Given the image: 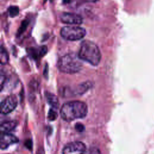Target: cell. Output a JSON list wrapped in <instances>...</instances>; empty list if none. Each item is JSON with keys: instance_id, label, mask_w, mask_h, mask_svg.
<instances>
[{"instance_id": "cell-13", "label": "cell", "mask_w": 154, "mask_h": 154, "mask_svg": "<svg viewBox=\"0 0 154 154\" xmlns=\"http://www.w3.org/2000/svg\"><path fill=\"white\" fill-rule=\"evenodd\" d=\"M28 24H29V20L28 19L23 20L22 21V22L21 23L20 27L18 29V31L17 32V35H20L21 34H22L26 31V29L28 26Z\"/></svg>"}, {"instance_id": "cell-12", "label": "cell", "mask_w": 154, "mask_h": 154, "mask_svg": "<svg viewBox=\"0 0 154 154\" xmlns=\"http://www.w3.org/2000/svg\"><path fill=\"white\" fill-rule=\"evenodd\" d=\"M0 60L1 64H5L7 63L8 61V55L6 50L3 48L2 46H1V57H0Z\"/></svg>"}, {"instance_id": "cell-2", "label": "cell", "mask_w": 154, "mask_h": 154, "mask_svg": "<svg viewBox=\"0 0 154 154\" xmlns=\"http://www.w3.org/2000/svg\"><path fill=\"white\" fill-rule=\"evenodd\" d=\"M78 55L81 60L93 66H97L101 60V53L98 46L88 40L82 42Z\"/></svg>"}, {"instance_id": "cell-18", "label": "cell", "mask_w": 154, "mask_h": 154, "mask_svg": "<svg viewBox=\"0 0 154 154\" xmlns=\"http://www.w3.org/2000/svg\"><path fill=\"white\" fill-rule=\"evenodd\" d=\"M88 154H100V152L99 149L96 147H92L90 149Z\"/></svg>"}, {"instance_id": "cell-11", "label": "cell", "mask_w": 154, "mask_h": 154, "mask_svg": "<svg viewBox=\"0 0 154 154\" xmlns=\"http://www.w3.org/2000/svg\"><path fill=\"white\" fill-rule=\"evenodd\" d=\"M46 97L48 102L53 109H57L58 108V100L55 95L52 93H47L46 94Z\"/></svg>"}, {"instance_id": "cell-20", "label": "cell", "mask_w": 154, "mask_h": 154, "mask_svg": "<svg viewBox=\"0 0 154 154\" xmlns=\"http://www.w3.org/2000/svg\"><path fill=\"white\" fill-rule=\"evenodd\" d=\"M80 1L82 2H96L97 1H98L99 0H79Z\"/></svg>"}, {"instance_id": "cell-21", "label": "cell", "mask_w": 154, "mask_h": 154, "mask_svg": "<svg viewBox=\"0 0 154 154\" xmlns=\"http://www.w3.org/2000/svg\"><path fill=\"white\" fill-rule=\"evenodd\" d=\"M70 0H63V3L64 4H66V3H69L70 2Z\"/></svg>"}, {"instance_id": "cell-3", "label": "cell", "mask_w": 154, "mask_h": 154, "mask_svg": "<svg viewBox=\"0 0 154 154\" xmlns=\"http://www.w3.org/2000/svg\"><path fill=\"white\" fill-rule=\"evenodd\" d=\"M81 60L78 55L73 53H69L60 58L57 63V67L61 72L69 74L75 73L80 71L82 67Z\"/></svg>"}, {"instance_id": "cell-9", "label": "cell", "mask_w": 154, "mask_h": 154, "mask_svg": "<svg viewBox=\"0 0 154 154\" xmlns=\"http://www.w3.org/2000/svg\"><path fill=\"white\" fill-rule=\"evenodd\" d=\"M48 49L46 46H42L39 47L38 48H29L28 49V52L29 54L34 58L43 57L47 52Z\"/></svg>"}, {"instance_id": "cell-10", "label": "cell", "mask_w": 154, "mask_h": 154, "mask_svg": "<svg viewBox=\"0 0 154 154\" xmlns=\"http://www.w3.org/2000/svg\"><path fill=\"white\" fill-rule=\"evenodd\" d=\"M17 125V122L14 120L7 121L1 123L0 126L1 132H7L9 133L10 131L14 129Z\"/></svg>"}, {"instance_id": "cell-5", "label": "cell", "mask_w": 154, "mask_h": 154, "mask_svg": "<svg viewBox=\"0 0 154 154\" xmlns=\"http://www.w3.org/2000/svg\"><path fill=\"white\" fill-rule=\"evenodd\" d=\"M86 147L81 141H74L67 144L63 148L62 154H84Z\"/></svg>"}, {"instance_id": "cell-7", "label": "cell", "mask_w": 154, "mask_h": 154, "mask_svg": "<svg viewBox=\"0 0 154 154\" xmlns=\"http://www.w3.org/2000/svg\"><path fill=\"white\" fill-rule=\"evenodd\" d=\"M60 19L62 22L67 24L80 25L82 23V17L77 14L64 12L60 15Z\"/></svg>"}, {"instance_id": "cell-15", "label": "cell", "mask_w": 154, "mask_h": 154, "mask_svg": "<svg viewBox=\"0 0 154 154\" xmlns=\"http://www.w3.org/2000/svg\"><path fill=\"white\" fill-rule=\"evenodd\" d=\"M90 84H88V82H85L83 84H81V85H79L78 86V88L77 89V92L79 94H82L85 93L88 88H89L90 87Z\"/></svg>"}, {"instance_id": "cell-1", "label": "cell", "mask_w": 154, "mask_h": 154, "mask_svg": "<svg viewBox=\"0 0 154 154\" xmlns=\"http://www.w3.org/2000/svg\"><path fill=\"white\" fill-rule=\"evenodd\" d=\"M88 112L87 105L80 100H72L64 103L60 109V116L66 122L85 117Z\"/></svg>"}, {"instance_id": "cell-8", "label": "cell", "mask_w": 154, "mask_h": 154, "mask_svg": "<svg viewBox=\"0 0 154 154\" xmlns=\"http://www.w3.org/2000/svg\"><path fill=\"white\" fill-rule=\"evenodd\" d=\"M19 139L14 135L7 132H1L0 147L1 149H5L9 146L17 143Z\"/></svg>"}, {"instance_id": "cell-6", "label": "cell", "mask_w": 154, "mask_h": 154, "mask_svg": "<svg viewBox=\"0 0 154 154\" xmlns=\"http://www.w3.org/2000/svg\"><path fill=\"white\" fill-rule=\"evenodd\" d=\"M17 99L15 95H10L6 97L1 105V112L2 114H8L12 112L17 105Z\"/></svg>"}, {"instance_id": "cell-16", "label": "cell", "mask_w": 154, "mask_h": 154, "mask_svg": "<svg viewBox=\"0 0 154 154\" xmlns=\"http://www.w3.org/2000/svg\"><path fill=\"white\" fill-rule=\"evenodd\" d=\"M57 113L55 110H54V109H51L49 110L48 113V118L50 120H55L57 119Z\"/></svg>"}, {"instance_id": "cell-4", "label": "cell", "mask_w": 154, "mask_h": 154, "mask_svg": "<svg viewBox=\"0 0 154 154\" xmlns=\"http://www.w3.org/2000/svg\"><path fill=\"white\" fill-rule=\"evenodd\" d=\"M61 36L68 41H76L83 38L86 35L84 28L76 26H66L60 31Z\"/></svg>"}, {"instance_id": "cell-17", "label": "cell", "mask_w": 154, "mask_h": 154, "mask_svg": "<svg viewBox=\"0 0 154 154\" xmlns=\"http://www.w3.org/2000/svg\"><path fill=\"white\" fill-rule=\"evenodd\" d=\"M75 129L78 131V132H82L84 131L85 129V127L84 126L81 124V123H78L75 125Z\"/></svg>"}, {"instance_id": "cell-19", "label": "cell", "mask_w": 154, "mask_h": 154, "mask_svg": "<svg viewBox=\"0 0 154 154\" xmlns=\"http://www.w3.org/2000/svg\"><path fill=\"white\" fill-rule=\"evenodd\" d=\"M5 76H4V75L2 74V72H1V81H0V84H1V90H2L3 88V85H4V82L5 81Z\"/></svg>"}, {"instance_id": "cell-14", "label": "cell", "mask_w": 154, "mask_h": 154, "mask_svg": "<svg viewBox=\"0 0 154 154\" xmlns=\"http://www.w3.org/2000/svg\"><path fill=\"white\" fill-rule=\"evenodd\" d=\"M8 12L9 16L10 17H14L17 16L19 13V7L17 6H14V5L10 6L8 8Z\"/></svg>"}]
</instances>
